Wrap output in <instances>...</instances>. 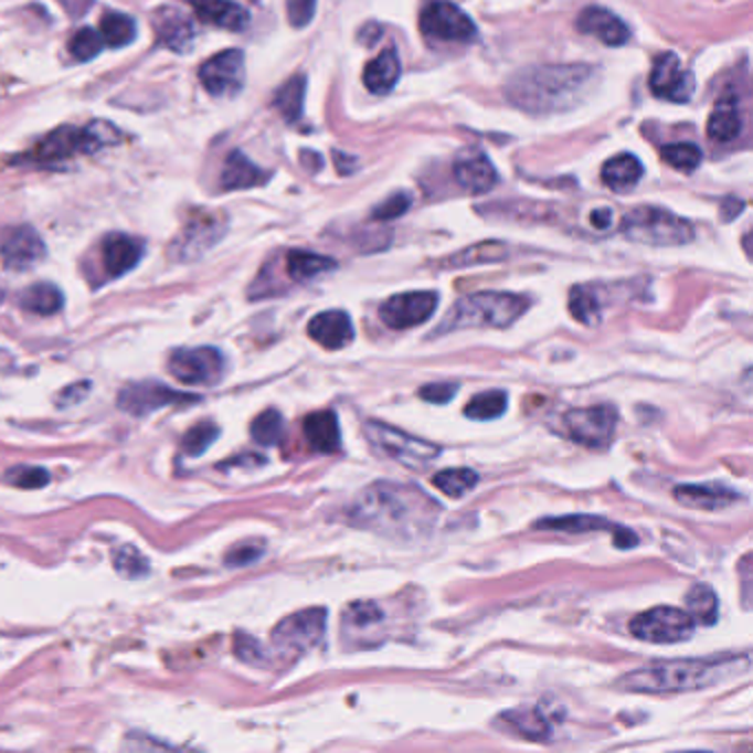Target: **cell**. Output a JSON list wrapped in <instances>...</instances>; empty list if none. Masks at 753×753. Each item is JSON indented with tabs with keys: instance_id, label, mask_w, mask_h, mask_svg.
Returning <instances> with one entry per match:
<instances>
[{
	"instance_id": "cell-1",
	"label": "cell",
	"mask_w": 753,
	"mask_h": 753,
	"mask_svg": "<svg viewBox=\"0 0 753 753\" xmlns=\"http://www.w3.org/2000/svg\"><path fill=\"white\" fill-rule=\"evenodd\" d=\"M435 515L437 503L422 490L393 481L369 486L351 508L356 523L384 534H415L431 526Z\"/></svg>"
},
{
	"instance_id": "cell-2",
	"label": "cell",
	"mask_w": 753,
	"mask_h": 753,
	"mask_svg": "<svg viewBox=\"0 0 753 753\" xmlns=\"http://www.w3.org/2000/svg\"><path fill=\"white\" fill-rule=\"evenodd\" d=\"M594 68L585 64H543L519 71L508 84V99L526 113L565 110L590 91Z\"/></svg>"
},
{
	"instance_id": "cell-3",
	"label": "cell",
	"mask_w": 753,
	"mask_h": 753,
	"mask_svg": "<svg viewBox=\"0 0 753 753\" xmlns=\"http://www.w3.org/2000/svg\"><path fill=\"white\" fill-rule=\"evenodd\" d=\"M749 654L740 656H711V658H685L656 662L643 669H634L618 680L625 691L638 693H671L693 691L718 685L733 676L749 671Z\"/></svg>"
},
{
	"instance_id": "cell-4",
	"label": "cell",
	"mask_w": 753,
	"mask_h": 753,
	"mask_svg": "<svg viewBox=\"0 0 753 753\" xmlns=\"http://www.w3.org/2000/svg\"><path fill=\"white\" fill-rule=\"evenodd\" d=\"M530 300L512 291H477L462 296L444 320L437 325V336L466 327H495L506 329L523 316Z\"/></svg>"
},
{
	"instance_id": "cell-5",
	"label": "cell",
	"mask_w": 753,
	"mask_h": 753,
	"mask_svg": "<svg viewBox=\"0 0 753 753\" xmlns=\"http://www.w3.org/2000/svg\"><path fill=\"white\" fill-rule=\"evenodd\" d=\"M621 232L629 241L651 247L685 245L693 238V227L687 219L656 205L632 208L621 221Z\"/></svg>"
},
{
	"instance_id": "cell-6",
	"label": "cell",
	"mask_w": 753,
	"mask_h": 753,
	"mask_svg": "<svg viewBox=\"0 0 753 753\" xmlns=\"http://www.w3.org/2000/svg\"><path fill=\"white\" fill-rule=\"evenodd\" d=\"M119 139H121V132L113 124H106V121H93V124H86L84 128L60 126L38 141L31 157L42 163L64 161L77 155L95 152L102 146H113Z\"/></svg>"
},
{
	"instance_id": "cell-7",
	"label": "cell",
	"mask_w": 753,
	"mask_h": 753,
	"mask_svg": "<svg viewBox=\"0 0 753 753\" xmlns=\"http://www.w3.org/2000/svg\"><path fill=\"white\" fill-rule=\"evenodd\" d=\"M364 435H367L369 444L373 448H378L382 455H386V457L395 459L397 464L413 468V470L428 466L442 450L437 444H433L428 439L409 435L395 426H389V424L375 422V420L364 422Z\"/></svg>"
},
{
	"instance_id": "cell-8",
	"label": "cell",
	"mask_w": 753,
	"mask_h": 753,
	"mask_svg": "<svg viewBox=\"0 0 753 753\" xmlns=\"http://www.w3.org/2000/svg\"><path fill=\"white\" fill-rule=\"evenodd\" d=\"M325 625H327L325 607H307L294 612L272 629V645L280 656L298 658L322 640Z\"/></svg>"
},
{
	"instance_id": "cell-9",
	"label": "cell",
	"mask_w": 753,
	"mask_h": 753,
	"mask_svg": "<svg viewBox=\"0 0 753 753\" xmlns=\"http://www.w3.org/2000/svg\"><path fill=\"white\" fill-rule=\"evenodd\" d=\"M693 618L687 614V609L674 607V605H658L647 612L636 614L629 621V634L638 640L647 643H680L691 638L693 634Z\"/></svg>"
},
{
	"instance_id": "cell-10",
	"label": "cell",
	"mask_w": 753,
	"mask_h": 753,
	"mask_svg": "<svg viewBox=\"0 0 753 753\" xmlns=\"http://www.w3.org/2000/svg\"><path fill=\"white\" fill-rule=\"evenodd\" d=\"M225 232L223 212L197 210L185 221L183 230L170 243V256L174 261H194L205 254Z\"/></svg>"
},
{
	"instance_id": "cell-11",
	"label": "cell",
	"mask_w": 753,
	"mask_h": 753,
	"mask_svg": "<svg viewBox=\"0 0 753 753\" xmlns=\"http://www.w3.org/2000/svg\"><path fill=\"white\" fill-rule=\"evenodd\" d=\"M563 426L572 442L585 448L603 450L612 444L616 428V411L607 404L572 409L565 413Z\"/></svg>"
},
{
	"instance_id": "cell-12",
	"label": "cell",
	"mask_w": 753,
	"mask_h": 753,
	"mask_svg": "<svg viewBox=\"0 0 753 753\" xmlns=\"http://www.w3.org/2000/svg\"><path fill=\"white\" fill-rule=\"evenodd\" d=\"M168 371L183 384H214L225 371V358L214 347H179L168 358Z\"/></svg>"
},
{
	"instance_id": "cell-13",
	"label": "cell",
	"mask_w": 753,
	"mask_h": 753,
	"mask_svg": "<svg viewBox=\"0 0 753 753\" xmlns=\"http://www.w3.org/2000/svg\"><path fill=\"white\" fill-rule=\"evenodd\" d=\"M420 29L442 42H470L477 35L473 20L457 4L444 0H433L422 9Z\"/></svg>"
},
{
	"instance_id": "cell-14",
	"label": "cell",
	"mask_w": 753,
	"mask_h": 753,
	"mask_svg": "<svg viewBox=\"0 0 753 753\" xmlns=\"http://www.w3.org/2000/svg\"><path fill=\"white\" fill-rule=\"evenodd\" d=\"M192 393H181L170 389L168 384L146 380V382H130L117 393V406L130 415L144 417L161 406L177 404V402H194Z\"/></svg>"
},
{
	"instance_id": "cell-15",
	"label": "cell",
	"mask_w": 753,
	"mask_h": 753,
	"mask_svg": "<svg viewBox=\"0 0 753 753\" xmlns=\"http://www.w3.org/2000/svg\"><path fill=\"white\" fill-rule=\"evenodd\" d=\"M199 79L210 95H234L245 84V57L238 49L221 51L205 60L199 68Z\"/></svg>"
},
{
	"instance_id": "cell-16",
	"label": "cell",
	"mask_w": 753,
	"mask_h": 753,
	"mask_svg": "<svg viewBox=\"0 0 753 753\" xmlns=\"http://www.w3.org/2000/svg\"><path fill=\"white\" fill-rule=\"evenodd\" d=\"M437 307L435 291H404L386 298L380 307V320L389 329H409L426 322Z\"/></svg>"
},
{
	"instance_id": "cell-17",
	"label": "cell",
	"mask_w": 753,
	"mask_h": 753,
	"mask_svg": "<svg viewBox=\"0 0 753 753\" xmlns=\"http://www.w3.org/2000/svg\"><path fill=\"white\" fill-rule=\"evenodd\" d=\"M693 86H696L693 75L680 64L676 53L667 51L654 60V66L649 73V88L656 97L682 104L691 99Z\"/></svg>"
},
{
	"instance_id": "cell-18",
	"label": "cell",
	"mask_w": 753,
	"mask_h": 753,
	"mask_svg": "<svg viewBox=\"0 0 753 753\" xmlns=\"http://www.w3.org/2000/svg\"><path fill=\"white\" fill-rule=\"evenodd\" d=\"M46 254L44 241L29 225L7 227L0 236V258L9 269H29Z\"/></svg>"
},
{
	"instance_id": "cell-19",
	"label": "cell",
	"mask_w": 753,
	"mask_h": 753,
	"mask_svg": "<svg viewBox=\"0 0 753 753\" xmlns=\"http://www.w3.org/2000/svg\"><path fill=\"white\" fill-rule=\"evenodd\" d=\"M157 42L174 53H183L192 46L197 31L192 20L177 7H163L152 18Z\"/></svg>"
},
{
	"instance_id": "cell-20",
	"label": "cell",
	"mask_w": 753,
	"mask_h": 753,
	"mask_svg": "<svg viewBox=\"0 0 753 753\" xmlns=\"http://www.w3.org/2000/svg\"><path fill=\"white\" fill-rule=\"evenodd\" d=\"M307 333L311 340H316L325 349H342L353 340V325L347 311L342 309H327L316 314L309 325Z\"/></svg>"
},
{
	"instance_id": "cell-21",
	"label": "cell",
	"mask_w": 753,
	"mask_h": 753,
	"mask_svg": "<svg viewBox=\"0 0 753 753\" xmlns=\"http://www.w3.org/2000/svg\"><path fill=\"white\" fill-rule=\"evenodd\" d=\"M579 31L598 38L607 46H623L629 40L627 24L603 7H587L576 18Z\"/></svg>"
},
{
	"instance_id": "cell-22",
	"label": "cell",
	"mask_w": 753,
	"mask_h": 753,
	"mask_svg": "<svg viewBox=\"0 0 753 753\" xmlns=\"http://www.w3.org/2000/svg\"><path fill=\"white\" fill-rule=\"evenodd\" d=\"M453 177L464 190L473 194H484L492 190L499 179L490 159L479 150H473L464 155L462 159H457L453 166Z\"/></svg>"
},
{
	"instance_id": "cell-23",
	"label": "cell",
	"mask_w": 753,
	"mask_h": 753,
	"mask_svg": "<svg viewBox=\"0 0 753 753\" xmlns=\"http://www.w3.org/2000/svg\"><path fill=\"white\" fill-rule=\"evenodd\" d=\"M674 497L682 506L698 510H720L742 499V495L722 484H680L674 488Z\"/></svg>"
},
{
	"instance_id": "cell-24",
	"label": "cell",
	"mask_w": 753,
	"mask_h": 753,
	"mask_svg": "<svg viewBox=\"0 0 753 753\" xmlns=\"http://www.w3.org/2000/svg\"><path fill=\"white\" fill-rule=\"evenodd\" d=\"M141 254H144L141 241L128 234L113 232L102 241V261H104L108 276L113 278L130 272L139 263Z\"/></svg>"
},
{
	"instance_id": "cell-25",
	"label": "cell",
	"mask_w": 753,
	"mask_h": 753,
	"mask_svg": "<svg viewBox=\"0 0 753 753\" xmlns=\"http://www.w3.org/2000/svg\"><path fill=\"white\" fill-rule=\"evenodd\" d=\"M192 11L208 24L227 31H243L250 24V13L234 0H190Z\"/></svg>"
},
{
	"instance_id": "cell-26",
	"label": "cell",
	"mask_w": 753,
	"mask_h": 753,
	"mask_svg": "<svg viewBox=\"0 0 753 753\" xmlns=\"http://www.w3.org/2000/svg\"><path fill=\"white\" fill-rule=\"evenodd\" d=\"M497 722L503 724L510 733L532 740V742H548L552 738V727L548 718L534 707H517L499 713Z\"/></svg>"
},
{
	"instance_id": "cell-27",
	"label": "cell",
	"mask_w": 753,
	"mask_h": 753,
	"mask_svg": "<svg viewBox=\"0 0 753 753\" xmlns=\"http://www.w3.org/2000/svg\"><path fill=\"white\" fill-rule=\"evenodd\" d=\"M303 433L316 453L340 450V426L333 411H314L303 422Z\"/></svg>"
},
{
	"instance_id": "cell-28",
	"label": "cell",
	"mask_w": 753,
	"mask_h": 753,
	"mask_svg": "<svg viewBox=\"0 0 753 753\" xmlns=\"http://www.w3.org/2000/svg\"><path fill=\"white\" fill-rule=\"evenodd\" d=\"M267 172L252 163L241 150H232L221 170V185L225 190H245L267 181Z\"/></svg>"
},
{
	"instance_id": "cell-29",
	"label": "cell",
	"mask_w": 753,
	"mask_h": 753,
	"mask_svg": "<svg viewBox=\"0 0 753 753\" xmlns=\"http://www.w3.org/2000/svg\"><path fill=\"white\" fill-rule=\"evenodd\" d=\"M400 77V60L393 46L384 49L378 57H373L362 73V82L371 93H389Z\"/></svg>"
},
{
	"instance_id": "cell-30",
	"label": "cell",
	"mask_w": 753,
	"mask_h": 753,
	"mask_svg": "<svg viewBox=\"0 0 753 753\" xmlns=\"http://www.w3.org/2000/svg\"><path fill=\"white\" fill-rule=\"evenodd\" d=\"M742 130V117H740V108H738V99L727 95L722 97L707 121V135L713 141H731L740 135Z\"/></svg>"
},
{
	"instance_id": "cell-31",
	"label": "cell",
	"mask_w": 753,
	"mask_h": 753,
	"mask_svg": "<svg viewBox=\"0 0 753 753\" xmlns=\"http://www.w3.org/2000/svg\"><path fill=\"white\" fill-rule=\"evenodd\" d=\"M601 177H603V183L612 190H618V192L629 190L640 181L643 163L638 161L636 155L621 152V155H614L612 159H607L603 163Z\"/></svg>"
},
{
	"instance_id": "cell-32",
	"label": "cell",
	"mask_w": 753,
	"mask_h": 753,
	"mask_svg": "<svg viewBox=\"0 0 753 753\" xmlns=\"http://www.w3.org/2000/svg\"><path fill=\"white\" fill-rule=\"evenodd\" d=\"M285 267L291 280L296 283H305L311 280L329 269L336 267V261L322 254H314V252H305V250H291L285 258Z\"/></svg>"
},
{
	"instance_id": "cell-33",
	"label": "cell",
	"mask_w": 753,
	"mask_h": 753,
	"mask_svg": "<svg viewBox=\"0 0 753 753\" xmlns=\"http://www.w3.org/2000/svg\"><path fill=\"white\" fill-rule=\"evenodd\" d=\"M508 256V247L499 241H481L470 247H464L462 252L444 258L439 267H473L481 263H497Z\"/></svg>"
},
{
	"instance_id": "cell-34",
	"label": "cell",
	"mask_w": 753,
	"mask_h": 753,
	"mask_svg": "<svg viewBox=\"0 0 753 753\" xmlns=\"http://www.w3.org/2000/svg\"><path fill=\"white\" fill-rule=\"evenodd\" d=\"M64 305V296L62 291L51 285V283H35L29 285L22 294H20V307L31 311V314H40V316H51L55 311H60Z\"/></svg>"
},
{
	"instance_id": "cell-35",
	"label": "cell",
	"mask_w": 753,
	"mask_h": 753,
	"mask_svg": "<svg viewBox=\"0 0 753 753\" xmlns=\"http://www.w3.org/2000/svg\"><path fill=\"white\" fill-rule=\"evenodd\" d=\"M685 605H687V614L693 618V623L709 627L718 621V596L709 583H696L687 592Z\"/></svg>"
},
{
	"instance_id": "cell-36",
	"label": "cell",
	"mask_w": 753,
	"mask_h": 753,
	"mask_svg": "<svg viewBox=\"0 0 753 753\" xmlns=\"http://www.w3.org/2000/svg\"><path fill=\"white\" fill-rule=\"evenodd\" d=\"M305 86L307 79L305 75H294L289 77L274 95V106L283 115L285 121H298L303 115V104H305Z\"/></svg>"
},
{
	"instance_id": "cell-37",
	"label": "cell",
	"mask_w": 753,
	"mask_h": 753,
	"mask_svg": "<svg viewBox=\"0 0 753 753\" xmlns=\"http://www.w3.org/2000/svg\"><path fill=\"white\" fill-rule=\"evenodd\" d=\"M99 35H102L104 44L119 49V46H126L135 40L137 26H135V20L130 15L108 11V13H104V18L99 22Z\"/></svg>"
},
{
	"instance_id": "cell-38",
	"label": "cell",
	"mask_w": 753,
	"mask_h": 753,
	"mask_svg": "<svg viewBox=\"0 0 753 753\" xmlns=\"http://www.w3.org/2000/svg\"><path fill=\"white\" fill-rule=\"evenodd\" d=\"M570 314L581 322V325H596L601 316V298L594 289V285H574L570 289L568 298Z\"/></svg>"
},
{
	"instance_id": "cell-39",
	"label": "cell",
	"mask_w": 753,
	"mask_h": 753,
	"mask_svg": "<svg viewBox=\"0 0 753 753\" xmlns=\"http://www.w3.org/2000/svg\"><path fill=\"white\" fill-rule=\"evenodd\" d=\"M534 528L561 530V532H587V530H612L614 523L596 515H563V517L539 519Z\"/></svg>"
},
{
	"instance_id": "cell-40",
	"label": "cell",
	"mask_w": 753,
	"mask_h": 753,
	"mask_svg": "<svg viewBox=\"0 0 753 753\" xmlns=\"http://www.w3.org/2000/svg\"><path fill=\"white\" fill-rule=\"evenodd\" d=\"M506 411V393L501 389L481 391L470 397V402L464 406V415L470 420H495Z\"/></svg>"
},
{
	"instance_id": "cell-41",
	"label": "cell",
	"mask_w": 753,
	"mask_h": 753,
	"mask_svg": "<svg viewBox=\"0 0 753 753\" xmlns=\"http://www.w3.org/2000/svg\"><path fill=\"white\" fill-rule=\"evenodd\" d=\"M479 481V475L473 468H446L435 473L433 484L448 497H464Z\"/></svg>"
},
{
	"instance_id": "cell-42",
	"label": "cell",
	"mask_w": 753,
	"mask_h": 753,
	"mask_svg": "<svg viewBox=\"0 0 753 753\" xmlns=\"http://www.w3.org/2000/svg\"><path fill=\"white\" fill-rule=\"evenodd\" d=\"M252 439L261 446H274L283 439L285 433V422L283 415L276 409H267L263 413H258L250 426Z\"/></svg>"
},
{
	"instance_id": "cell-43",
	"label": "cell",
	"mask_w": 753,
	"mask_h": 753,
	"mask_svg": "<svg viewBox=\"0 0 753 753\" xmlns=\"http://www.w3.org/2000/svg\"><path fill=\"white\" fill-rule=\"evenodd\" d=\"M216 435H219V426L214 422H208V420L199 422L185 431V435L181 439V448L188 457H199L210 448V444L216 439Z\"/></svg>"
},
{
	"instance_id": "cell-44",
	"label": "cell",
	"mask_w": 753,
	"mask_h": 753,
	"mask_svg": "<svg viewBox=\"0 0 753 753\" xmlns=\"http://www.w3.org/2000/svg\"><path fill=\"white\" fill-rule=\"evenodd\" d=\"M662 159L682 172H691L700 166L702 161V150L696 144L682 141V144H669L662 148Z\"/></svg>"
},
{
	"instance_id": "cell-45",
	"label": "cell",
	"mask_w": 753,
	"mask_h": 753,
	"mask_svg": "<svg viewBox=\"0 0 753 753\" xmlns=\"http://www.w3.org/2000/svg\"><path fill=\"white\" fill-rule=\"evenodd\" d=\"M113 565L126 579H141L148 574V559L135 545H121L113 554Z\"/></svg>"
},
{
	"instance_id": "cell-46",
	"label": "cell",
	"mask_w": 753,
	"mask_h": 753,
	"mask_svg": "<svg viewBox=\"0 0 753 753\" xmlns=\"http://www.w3.org/2000/svg\"><path fill=\"white\" fill-rule=\"evenodd\" d=\"M102 46H104L102 35H99L95 29H91V26L77 29V31L71 35V42H68L71 55H73L75 60H79V62H86V60L95 57V55L102 51Z\"/></svg>"
},
{
	"instance_id": "cell-47",
	"label": "cell",
	"mask_w": 753,
	"mask_h": 753,
	"mask_svg": "<svg viewBox=\"0 0 753 753\" xmlns=\"http://www.w3.org/2000/svg\"><path fill=\"white\" fill-rule=\"evenodd\" d=\"M49 473L40 466H13L4 473V481L7 484H13L18 488H42L49 484Z\"/></svg>"
},
{
	"instance_id": "cell-48",
	"label": "cell",
	"mask_w": 753,
	"mask_h": 753,
	"mask_svg": "<svg viewBox=\"0 0 753 753\" xmlns=\"http://www.w3.org/2000/svg\"><path fill=\"white\" fill-rule=\"evenodd\" d=\"M232 649H234V656L247 665H263L267 660V654L263 649V645L245 634V632H236L234 634V640H232Z\"/></svg>"
},
{
	"instance_id": "cell-49",
	"label": "cell",
	"mask_w": 753,
	"mask_h": 753,
	"mask_svg": "<svg viewBox=\"0 0 753 753\" xmlns=\"http://www.w3.org/2000/svg\"><path fill=\"white\" fill-rule=\"evenodd\" d=\"M344 621L353 627H371L382 621V609L371 601H356L344 609Z\"/></svg>"
},
{
	"instance_id": "cell-50",
	"label": "cell",
	"mask_w": 753,
	"mask_h": 753,
	"mask_svg": "<svg viewBox=\"0 0 753 753\" xmlns=\"http://www.w3.org/2000/svg\"><path fill=\"white\" fill-rule=\"evenodd\" d=\"M409 208H411V197L406 192H397V194H391L384 203L373 208V219L375 221H389V219L404 214Z\"/></svg>"
},
{
	"instance_id": "cell-51",
	"label": "cell",
	"mask_w": 753,
	"mask_h": 753,
	"mask_svg": "<svg viewBox=\"0 0 753 753\" xmlns=\"http://www.w3.org/2000/svg\"><path fill=\"white\" fill-rule=\"evenodd\" d=\"M261 554H263V545H261V543L243 541V543H238V545H234L232 550L225 552V565H230V568L250 565V563H254Z\"/></svg>"
},
{
	"instance_id": "cell-52",
	"label": "cell",
	"mask_w": 753,
	"mask_h": 753,
	"mask_svg": "<svg viewBox=\"0 0 753 753\" xmlns=\"http://www.w3.org/2000/svg\"><path fill=\"white\" fill-rule=\"evenodd\" d=\"M287 20L291 26L303 29L316 13V0H287Z\"/></svg>"
},
{
	"instance_id": "cell-53",
	"label": "cell",
	"mask_w": 753,
	"mask_h": 753,
	"mask_svg": "<svg viewBox=\"0 0 753 753\" xmlns=\"http://www.w3.org/2000/svg\"><path fill=\"white\" fill-rule=\"evenodd\" d=\"M457 393L455 382H431L420 389V397L431 404H446Z\"/></svg>"
},
{
	"instance_id": "cell-54",
	"label": "cell",
	"mask_w": 753,
	"mask_h": 753,
	"mask_svg": "<svg viewBox=\"0 0 753 753\" xmlns=\"http://www.w3.org/2000/svg\"><path fill=\"white\" fill-rule=\"evenodd\" d=\"M91 389V382L88 380H82V382H73L71 386L62 389V393L57 395V406H71V404H77L86 397Z\"/></svg>"
},
{
	"instance_id": "cell-55",
	"label": "cell",
	"mask_w": 753,
	"mask_h": 753,
	"mask_svg": "<svg viewBox=\"0 0 753 753\" xmlns=\"http://www.w3.org/2000/svg\"><path fill=\"white\" fill-rule=\"evenodd\" d=\"M614 530V543H616V548H632V545H636V534L634 532H629V530H625V528H618V526H614L612 528Z\"/></svg>"
},
{
	"instance_id": "cell-56",
	"label": "cell",
	"mask_w": 753,
	"mask_h": 753,
	"mask_svg": "<svg viewBox=\"0 0 753 753\" xmlns=\"http://www.w3.org/2000/svg\"><path fill=\"white\" fill-rule=\"evenodd\" d=\"M590 221H592V225H594V227H598V230H607V227H609V223H612V210H609V208H598V210H594V212H592Z\"/></svg>"
},
{
	"instance_id": "cell-57",
	"label": "cell",
	"mask_w": 753,
	"mask_h": 753,
	"mask_svg": "<svg viewBox=\"0 0 753 753\" xmlns=\"http://www.w3.org/2000/svg\"><path fill=\"white\" fill-rule=\"evenodd\" d=\"M60 4L66 9L68 15L77 18V15H82L91 7V0H60Z\"/></svg>"
}]
</instances>
